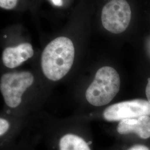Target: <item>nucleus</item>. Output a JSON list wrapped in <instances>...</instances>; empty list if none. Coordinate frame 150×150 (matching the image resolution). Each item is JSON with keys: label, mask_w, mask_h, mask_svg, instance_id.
<instances>
[{"label": "nucleus", "mask_w": 150, "mask_h": 150, "mask_svg": "<svg viewBox=\"0 0 150 150\" xmlns=\"http://www.w3.org/2000/svg\"><path fill=\"white\" fill-rule=\"evenodd\" d=\"M41 82L32 70L4 71L0 74L2 111L20 118L37 113L41 98Z\"/></svg>", "instance_id": "1"}, {"label": "nucleus", "mask_w": 150, "mask_h": 150, "mask_svg": "<svg viewBox=\"0 0 150 150\" xmlns=\"http://www.w3.org/2000/svg\"><path fill=\"white\" fill-rule=\"evenodd\" d=\"M74 45L69 38H56L43 49L41 70L43 77L51 82L63 79L72 68L75 59Z\"/></svg>", "instance_id": "2"}, {"label": "nucleus", "mask_w": 150, "mask_h": 150, "mask_svg": "<svg viewBox=\"0 0 150 150\" xmlns=\"http://www.w3.org/2000/svg\"><path fill=\"white\" fill-rule=\"evenodd\" d=\"M120 84L116 70L110 66L102 67L97 71L94 80L87 89L86 99L93 106H105L118 93Z\"/></svg>", "instance_id": "3"}, {"label": "nucleus", "mask_w": 150, "mask_h": 150, "mask_svg": "<svg viewBox=\"0 0 150 150\" xmlns=\"http://www.w3.org/2000/svg\"><path fill=\"white\" fill-rule=\"evenodd\" d=\"M131 19V7L126 0H111L102 8V25L113 33L124 32L129 26Z\"/></svg>", "instance_id": "4"}, {"label": "nucleus", "mask_w": 150, "mask_h": 150, "mask_svg": "<svg viewBox=\"0 0 150 150\" xmlns=\"http://www.w3.org/2000/svg\"><path fill=\"white\" fill-rule=\"evenodd\" d=\"M145 115L150 116V103L142 99L113 104L107 107L103 113L104 119L109 122L120 121Z\"/></svg>", "instance_id": "5"}, {"label": "nucleus", "mask_w": 150, "mask_h": 150, "mask_svg": "<svg viewBox=\"0 0 150 150\" xmlns=\"http://www.w3.org/2000/svg\"><path fill=\"white\" fill-rule=\"evenodd\" d=\"M35 51L32 44L22 42L15 46H7L2 53V63L6 70H16L28 60L32 59Z\"/></svg>", "instance_id": "6"}, {"label": "nucleus", "mask_w": 150, "mask_h": 150, "mask_svg": "<svg viewBox=\"0 0 150 150\" xmlns=\"http://www.w3.org/2000/svg\"><path fill=\"white\" fill-rule=\"evenodd\" d=\"M117 131L121 134L134 133L141 139H149L150 137V117L145 115L122 120L118 123Z\"/></svg>", "instance_id": "7"}, {"label": "nucleus", "mask_w": 150, "mask_h": 150, "mask_svg": "<svg viewBox=\"0 0 150 150\" xmlns=\"http://www.w3.org/2000/svg\"><path fill=\"white\" fill-rule=\"evenodd\" d=\"M30 118V117H29ZM29 118H20L0 111V139L27 128Z\"/></svg>", "instance_id": "8"}, {"label": "nucleus", "mask_w": 150, "mask_h": 150, "mask_svg": "<svg viewBox=\"0 0 150 150\" xmlns=\"http://www.w3.org/2000/svg\"><path fill=\"white\" fill-rule=\"evenodd\" d=\"M58 145L59 150H91L84 139L73 134H64L59 139Z\"/></svg>", "instance_id": "9"}, {"label": "nucleus", "mask_w": 150, "mask_h": 150, "mask_svg": "<svg viewBox=\"0 0 150 150\" xmlns=\"http://www.w3.org/2000/svg\"><path fill=\"white\" fill-rule=\"evenodd\" d=\"M18 0H0V7L7 10L16 7Z\"/></svg>", "instance_id": "10"}, {"label": "nucleus", "mask_w": 150, "mask_h": 150, "mask_svg": "<svg viewBox=\"0 0 150 150\" xmlns=\"http://www.w3.org/2000/svg\"><path fill=\"white\" fill-rule=\"evenodd\" d=\"M127 150H150V149L145 145H136L132 146Z\"/></svg>", "instance_id": "11"}, {"label": "nucleus", "mask_w": 150, "mask_h": 150, "mask_svg": "<svg viewBox=\"0 0 150 150\" xmlns=\"http://www.w3.org/2000/svg\"><path fill=\"white\" fill-rule=\"evenodd\" d=\"M146 94L148 101L150 103V78L148 79V83L146 87Z\"/></svg>", "instance_id": "12"}, {"label": "nucleus", "mask_w": 150, "mask_h": 150, "mask_svg": "<svg viewBox=\"0 0 150 150\" xmlns=\"http://www.w3.org/2000/svg\"><path fill=\"white\" fill-rule=\"evenodd\" d=\"M54 5L56 6H61L63 4L62 0H51Z\"/></svg>", "instance_id": "13"}, {"label": "nucleus", "mask_w": 150, "mask_h": 150, "mask_svg": "<svg viewBox=\"0 0 150 150\" xmlns=\"http://www.w3.org/2000/svg\"></svg>", "instance_id": "14"}]
</instances>
